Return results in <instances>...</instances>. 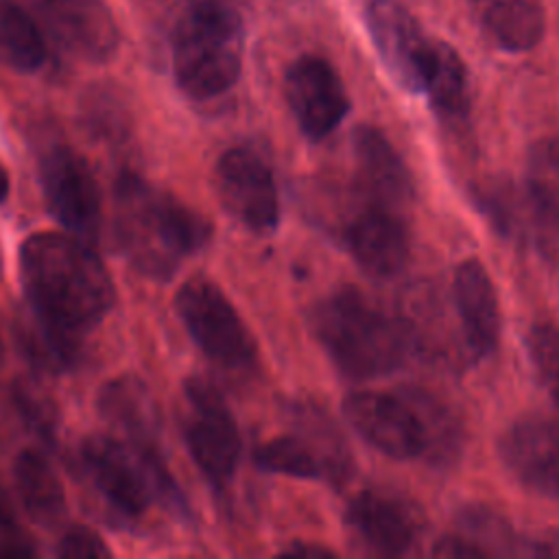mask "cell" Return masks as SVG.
Masks as SVG:
<instances>
[{"mask_svg": "<svg viewBox=\"0 0 559 559\" xmlns=\"http://www.w3.org/2000/svg\"><path fill=\"white\" fill-rule=\"evenodd\" d=\"M20 280L28 310L41 321L83 336L116 301L109 271L81 238L31 234L20 247Z\"/></svg>", "mask_w": 559, "mask_h": 559, "instance_id": "obj_1", "label": "cell"}, {"mask_svg": "<svg viewBox=\"0 0 559 559\" xmlns=\"http://www.w3.org/2000/svg\"><path fill=\"white\" fill-rule=\"evenodd\" d=\"M116 236L131 266L153 280H168L210 242L212 223L142 177L122 173L116 186Z\"/></svg>", "mask_w": 559, "mask_h": 559, "instance_id": "obj_2", "label": "cell"}, {"mask_svg": "<svg viewBox=\"0 0 559 559\" xmlns=\"http://www.w3.org/2000/svg\"><path fill=\"white\" fill-rule=\"evenodd\" d=\"M308 328L338 373L349 380L393 373L411 345L406 325L397 317L349 286L319 299L308 314Z\"/></svg>", "mask_w": 559, "mask_h": 559, "instance_id": "obj_3", "label": "cell"}, {"mask_svg": "<svg viewBox=\"0 0 559 559\" xmlns=\"http://www.w3.org/2000/svg\"><path fill=\"white\" fill-rule=\"evenodd\" d=\"M245 26L227 0H188L170 28L177 87L192 100L229 92L242 70Z\"/></svg>", "mask_w": 559, "mask_h": 559, "instance_id": "obj_4", "label": "cell"}, {"mask_svg": "<svg viewBox=\"0 0 559 559\" xmlns=\"http://www.w3.org/2000/svg\"><path fill=\"white\" fill-rule=\"evenodd\" d=\"M81 459L94 487L120 515L138 520L153 502H162L175 515H190L159 448L140 450L124 439L94 435L83 441Z\"/></svg>", "mask_w": 559, "mask_h": 559, "instance_id": "obj_5", "label": "cell"}, {"mask_svg": "<svg viewBox=\"0 0 559 559\" xmlns=\"http://www.w3.org/2000/svg\"><path fill=\"white\" fill-rule=\"evenodd\" d=\"M290 411L295 432L258 445L255 465L290 478L345 483L352 474V456L334 421L314 404H295Z\"/></svg>", "mask_w": 559, "mask_h": 559, "instance_id": "obj_6", "label": "cell"}, {"mask_svg": "<svg viewBox=\"0 0 559 559\" xmlns=\"http://www.w3.org/2000/svg\"><path fill=\"white\" fill-rule=\"evenodd\" d=\"M175 310L197 347L227 371H249L258 345L227 295L207 277H192L177 290Z\"/></svg>", "mask_w": 559, "mask_h": 559, "instance_id": "obj_7", "label": "cell"}, {"mask_svg": "<svg viewBox=\"0 0 559 559\" xmlns=\"http://www.w3.org/2000/svg\"><path fill=\"white\" fill-rule=\"evenodd\" d=\"M181 430L186 448L203 478L216 491H225L234 480L242 441L234 413L210 380L199 376L186 380Z\"/></svg>", "mask_w": 559, "mask_h": 559, "instance_id": "obj_8", "label": "cell"}, {"mask_svg": "<svg viewBox=\"0 0 559 559\" xmlns=\"http://www.w3.org/2000/svg\"><path fill=\"white\" fill-rule=\"evenodd\" d=\"M216 194L227 214L255 236L280 225V194L266 159L249 146L227 148L214 168Z\"/></svg>", "mask_w": 559, "mask_h": 559, "instance_id": "obj_9", "label": "cell"}, {"mask_svg": "<svg viewBox=\"0 0 559 559\" xmlns=\"http://www.w3.org/2000/svg\"><path fill=\"white\" fill-rule=\"evenodd\" d=\"M365 24L380 61L395 83L406 92L421 94L437 41L424 33L415 15L397 0H369Z\"/></svg>", "mask_w": 559, "mask_h": 559, "instance_id": "obj_10", "label": "cell"}, {"mask_svg": "<svg viewBox=\"0 0 559 559\" xmlns=\"http://www.w3.org/2000/svg\"><path fill=\"white\" fill-rule=\"evenodd\" d=\"M343 415L371 448L389 459L408 461L428 450L424 421L411 400L358 389L343 400Z\"/></svg>", "mask_w": 559, "mask_h": 559, "instance_id": "obj_11", "label": "cell"}, {"mask_svg": "<svg viewBox=\"0 0 559 559\" xmlns=\"http://www.w3.org/2000/svg\"><path fill=\"white\" fill-rule=\"evenodd\" d=\"M50 214L76 238L94 242L100 231V190L87 162L68 146H52L39 162Z\"/></svg>", "mask_w": 559, "mask_h": 559, "instance_id": "obj_12", "label": "cell"}, {"mask_svg": "<svg viewBox=\"0 0 559 559\" xmlns=\"http://www.w3.org/2000/svg\"><path fill=\"white\" fill-rule=\"evenodd\" d=\"M345 524L360 548L380 557L413 552L424 533L421 511L408 498L384 489L360 491L345 511Z\"/></svg>", "mask_w": 559, "mask_h": 559, "instance_id": "obj_13", "label": "cell"}, {"mask_svg": "<svg viewBox=\"0 0 559 559\" xmlns=\"http://www.w3.org/2000/svg\"><path fill=\"white\" fill-rule=\"evenodd\" d=\"M284 92L297 127L312 142L328 138L352 109L343 79L319 55H301L288 66Z\"/></svg>", "mask_w": 559, "mask_h": 559, "instance_id": "obj_14", "label": "cell"}, {"mask_svg": "<svg viewBox=\"0 0 559 559\" xmlns=\"http://www.w3.org/2000/svg\"><path fill=\"white\" fill-rule=\"evenodd\" d=\"M498 456L524 489L559 498V419L544 415L515 419L498 439Z\"/></svg>", "mask_w": 559, "mask_h": 559, "instance_id": "obj_15", "label": "cell"}, {"mask_svg": "<svg viewBox=\"0 0 559 559\" xmlns=\"http://www.w3.org/2000/svg\"><path fill=\"white\" fill-rule=\"evenodd\" d=\"M345 245L356 264L380 280L402 273L411 255V236L400 212L371 201L347 223Z\"/></svg>", "mask_w": 559, "mask_h": 559, "instance_id": "obj_16", "label": "cell"}, {"mask_svg": "<svg viewBox=\"0 0 559 559\" xmlns=\"http://www.w3.org/2000/svg\"><path fill=\"white\" fill-rule=\"evenodd\" d=\"M41 15L55 39L83 61L103 63L120 46L116 17L103 0H41Z\"/></svg>", "mask_w": 559, "mask_h": 559, "instance_id": "obj_17", "label": "cell"}, {"mask_svg": "<svg viewBox=\"0 0 559 559\" xmlns=\"http://www.w3.org/2000/svg\"><path fill=\"white\" fill-rule=\"evenodd\" d=\"M452 295L467 352L474 360L491 356L500 341L502 317L493 280L480 260L467 258L456 266Z\"/></svg>", "mask_w": 559, "mask_h": 559, "instance_id": "obj_18", "label": "cell"}, {"mask_svg": "<svg viewBox=\"0 0 559 559\" xmlns=\"http://www.w3.org/2000/svg\"><path fill=\"white\" fill-rule=\"evenodd\" d=\"M352 153L358 188L367 201L400 210L415 197L411 168L389 142V138L371 127L360 124L352 133Z\"/></svg>", "mask_w": 559, "mask_h": 559, "instance_id": "obj_19", "label": "cell"}, {"mask_svg": "<svg viewBox=\"0 0 559 559\" xmlns=\"http://www.w3.org/2000/svg\"><path fill=\"white\" fill-rule=\"evenodd\" d=\"M480 31L507 52L533 50L546 33L542 0H469Z\"/></svg>", "mask_w": 559, "mask_h": 559, "instance_id": "obj_20", "label": "cell"}, {"mask_svg": "<svg viewBox=\"0 0 559 559\" xmlns=\"http://www.w3.org/2000/svg\"><path fill=\"white\" fill-rule=\"evenodd\" d=\"M98 411L127 443L138 448H159L157 408L148 389L138 378L120 376L109 380L100 389Z\"/></svg>", "mask_w": 559, "mask_h": 559, "instance_id": "obj_21", "label": "cell"}, {"mask_svg": "<svg viewBox=\"0 0 559 559\" xmlns=\"http://www.w3.org/2000/svg\"><path fill=\"white\" fill-rule=\"evenodd\" d=\"M13 480L22 507L37 524L52 526L63 518V483L52 463L41 452L22 450L13 463Z\"/></svg>", "mask_w": 559, "mask_h": 559, "instance_id": "obj_22", "label": "cell"}, {"mask_svg": "<svg viewBox=\"0 0 559 559\" xmlns=\"http://www.w3.org/2000/svg\"><path fill=\"white\" fill-rule=\"evenodd\" d=\"M421 94L428 96L432 111L443 122L461 124L467 120L472 107L469 74L463 59L450 44L437 41L435 61Z\"/></svg>", "mask_w": 559, "mask_h": 559, "instance_id": "obj_23", "label": "cell"}, {"mask_svg": "<svg viewBox=\"0 0 559 559\" xmlns=\"http://www.w3.org/2000/svg\"><path fill=\"white\" fill-rule=\"evenodd\" d=\"M465 548V557L515 555L524 542L500 511L487 504H465L456 513V531L452 533Z\"/></svg>", "mask_w": 559, "mask_h": 559, "instance_id": "obj_24", "label": "cell"}, {"mask_svg": "<svg viewBox=\"0 0 559 559\" xmlns=\"http://www.w3.org/2000/svg\"><path fill=\"white\" fill-rule=\"evenodd\" d=\"M46 61V41L35 20L15 2L0 0V63L35 72Z\"/></svg>", "mask_w": 559, "mask_h": 559, "instance_id": "obj_25", "label": "cell"}, {"mask_svg": "<svg viewBox=\"0 0 559 559\" xmlns=\"http://www.w3.org/2000/svg\"><path fill=\"white\" fill-rule=\"evenodd\" d=\"M17 336L24 354L41 369L68 371L81 360L83 336L55 328L31 310L20 319Z\"/></svg>", "mask_w": 559, "mask_h": 559, "instance_id": "obj_26", "label": "cell"}, {"mask_svg": "<svg viewBox=\"0 0 559 559\" xmlns=\"http://www.w3.org/2000/svg\"><path fill=\"white\" fill-rule=\"evenodd\" d=\"M526 194L550 223H559V133L539 138L526 157Z\"/></svg>", "mask_w": 559, "mask_h": 559, "instance_id": "obj_27", "label": "cell"}, {"mask_svg": "<svg viewBox=\"0 0 559 559\" xmlns=\"http://www.w3.org/2000/svg\"><path fill=\"white\" fill-rule=\"evenodd\" d=\"M526 349L535 378L559 411V325L537 321L526 334Z\"/></svg>", "mask_w": 559, "mask_h": 559, "instance_id": "obj_28", "label": "cell"}, {"mask_svg": "<svg viewBox=\"0 0 559 559\" xmlns=\"http://www.w3.org/2000/svg\"><path fill=\"white\" fill-rule=\"evenodd\" d=\"M57 557H66V559H87V557H111L109 546L105 544V539L83 526H74L68 528L63 533V537L57 544Z\"/></svg>", "mask_w": 559, "mask_h": 559, "instance_id": "obj_29", "label": "cell"}, {"mask_svg": "<svg viewBox=\"0 0 559 559\" xmlns=\"http://www.w3.org/2000/svg\"><path fill=\"white\" fill-rule=\"evenodd\" d=\"M35 548L24 531L11 520L9 513L0 511V557H33Z\"/></svg>", "mask_w": 559, "mask_h": 559, "instance_id": "obj_30", "label": "cell"}, {"mask_svg": "<svg viewBox=\"0 0 559 559\" xmlns=\"http://www.w3.org/2000/svg\"><path fill=\"white\" fill-rule=\"evenodd\" d=\"M286 557H304V559H325V557H334L332 550H328L325 546H319V544H312V542H297L293 546H288L284 550Z\"/></svg>", "mask_w": 559, "mask_h": 559, "instance_id": "obj_31", "label": "cell"}, {"mask_svg": "<svg viewBox=\"0 0 559 559\" xmlns=\"http://www.w3.org/2000/svg\"><path fill=\"white\" fill-rule=\"evenodd\" d=\"M9 190H11V181H9V173L4 170V166L0 164V203L7 201L9 197Z\"/></svg>", "mask_w": 559, "mask_h": 559, "instance_id": "obj_32", "label": "cell"}, {"mask_svg": "<svg viewBox=\"0 0 559 559\" xmlns=\"http://www.w3.org/2000/svg\"><path fill=\"white\" fill-rule=\"evenodd\" d=\"M0 356H2V341H0Z\"/></svg>", "mask_w": 559, "mask_h": 559, "instance_id": "obj_33", "label": "cell"}]
</instances>
